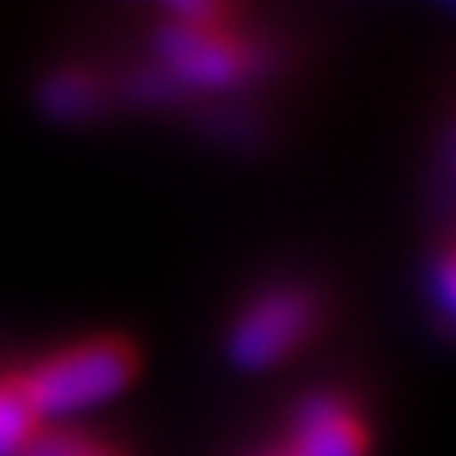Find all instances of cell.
Wrapping results in <instances>:
<instances>
[{"instance_id":"6da1fadb","label":"cell","mask_w":456,"mask_h":456,"mask_svg":"<svg viewBox=\"0 0 456 456\" xmlns=\"http://www.w3.org/2000/svg\"><path fill=\"white\" fill-rule=\"evenodd\" d=\"M141 356L126 338H90L47 356L26 374L40 413H72L119 395L137 378Z\"/></svg>"},{"instance_id":"3957f363","label":"cell","mask_w":456,"mask_h":456,"mask_svg":"<svg viewBox=\"0 0 456 456\" xmlns=\"http://www.w3.org/2000/svg\"><path fill=\"white\" fill-rule=\"evenodd\" d=\"M180 15H187V26H176L166 40V54L169 61L198 83H226L238 79L248 69V54L245 47L226 37L219 26H208V19H219L223 8H180Z\"/></svg>"},{"instance_id":"5b68a950","label":"cell","mask_w":456,"mask_h":456,"mask_svg":"<svg viewBox=\"0 0 456 456\" xmlns=\"http://www.w3.org/2000/svg\"><path fill=\"white\" fill-rule=\"evenodd\" d=\"M40 417L26 374L0 378V456H22L40 435Z\"/></svg>"},{"instance_id":"7a4b0ae2","label":"cell","mask_w":456,"mask_h":456,"mask_svg":"<svg viewBox=\"0 0 456 456\" xmlns=\"http://www.w3.org/2000/svg\"><path fill=\"white\" fill-rule=\"evenodd\" d=\"M313 327V302L302 291H273L259 298L231 334V356L248 370L281 363Z\"/></svg>"},{"instance_id":"52a82bcc","label":"cell","mask_w":456,"mask_h":456,"mask_svg":"<svg viewBox=\"0 0 456 456\" xmlns=\"http://www.w3.org/2000/svg\"><path fill=\"white\" fill-rule=\"evenodd\" d=\"M22 456H123V452L94 438H79L72 431H47V435L40 431Z\"/></svg>"},{"instance_id":"277c9868","label":"cell","mask_w":456,"mask_h":456,"mask_svg":"<svg viewBox=\"0 0 456 456\" xmlns=\"http://www.w3.org/2000/svg\"><path fill=\"white\" fill-rule=\"evenodd\" d=\"M370 435L360 413L334 395L309 399L295 420L288 456H367Z\"/></svg>"},{"instance_id":"8992f818","label":"cell","mask_w":456,"mask_h":456,"mask_svg":"<svg viewBox=\"0 0 456 456\" xmlns=\"http://www.w3.org/2000/svg\"><path fill=\"white\" fill-rule=\"evenodd\" d=\"M47 104L58 116H86L97 104V86L79 72H65L47 86Z\"/></svg>"}]
</instances>
